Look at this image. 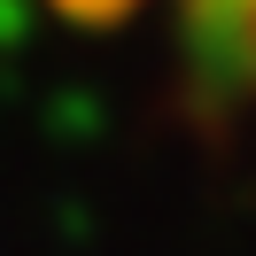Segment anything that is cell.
<instances>
[{
	"label": "cell",
	"mask_w": 256,
	"mask_h": 256,
	"mask_svg": "<svg viewBox=\"0 0 256 256\" xmlns=\"http://www.w3.org/2000/svg\"><path fill=\"white\" fill-rule=\"evenodd\" d=\"M78 32H148L163 24L171 47L218 94L256 101V0H39Z\"/></svg>",
	"instance_id": "1"
}]
</instances>
